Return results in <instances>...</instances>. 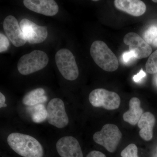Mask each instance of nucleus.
Wrapping results in <instances>:
<instances>
[{"label":"nucleus","mask_w":157,"mask_h":157,"mask_svg":"<svg viewBox=\"0 0 157 157\" xmlns=\"http://www.w3.org/2000/svg\"><path fill=\"white\" fill-rule=\"evenodd\" d=\"M124 42L128 45L129 51L133 53L135 59L145 58L151 53L150 45L136 33L127 34L124 37Z\"/></svg>","instance_id":"nucleus-9"},{"label":"nucleus","mask_w":157,"mask_h":157,"mask_svg":"<svg viewBox=\"0 0 157 157\" xmlns=\"http://www.w3.org/2000/svg\"><path fill=\"white\" fill-rule=\"evenodd\" d=\"M134 59L135 58L134 54L130 51L125 52L122 56V59L125 64L129 63Z\"/></svg>","instance_id":"nucleus-22"},{"label":"nucleus","mask_w":157,"mask_h":157,"mask_svg":"<svg viewBox=\"0 0 157 157\" xmlns=\"http://www.w3.org/2000/svg\"><path fill=\"white\" fill-rule=\"evenodd\" d=\"M23 4L31 11L45 16H54L59 11V6L53 0H24Z\"/></svg>","instance_id":"nucleus-12"},{"label":"nucleus","mask_w":157,"mask_h":157,"mask_svg":"<svg viewBox=\"0 0 157 157\" xmlns=\"http://www.w3.org/2000/svg\"><path fill=\"white\" fill-rule=\"evenodd\" d=\"M90 53L95 63L104 71L113 72L118 68L117 58L103 41L97 40L93 42Z\"/></svg>","instance_id":"nucleus-2"},{"label":"nucleus","mask_w":157,"mask_h":157,"mask_svg":"<svg viewBox=\"0 0 157 157\" xmlns=\"http://www.w3.org/2000/svg\"><path fill=\"white\" fill-rule=\"evenodd\" d=\"M152 43L154 46H155V47H157V37L155 39V40H154Z\"/></svg>","instance_id":"nucleus-26"},{"label":"nucleus","mask_w":157,"mask_h":157,"mask_svg":"<svg viewBox=\"0 0 157 157\" xmlns=\"http://www.w3.org/2000/svg\"><path fill=\"white\" fill-rule=\"evenodd\" d=\"M114 4L118 10L135 17L141 16L146 11V5L140 0H115Z\"/></svg>","instance_id":"nucleus-13"},{"label":"nucleus","mask_w":157,"mask_h":157,"mask_svg":"<svg viewBox=\"0 0 157 157\" xmlns=\"http://www.w3.org/2000/svg\"><path fill=\"white\" fill-rule=\"evenodd\" d=\"M153 2H157V0L156 1H155V0H153V1H152Z\"/></svg>","instance_id":"nucleus-28"},{"label":"nucleus","mask_w":157,"mask_h":157,"mask_svg":"<svg viewBox=\"0 0 157 157\" xmlns=\"http://www.w3.org/2000/svg\"><path fill=\"white\" fill-rule=\"evenodd\" d=\"M4 31L12 44L17 47L25 45L26 42L18 21L14 16L9 15L3 22Z\"/></svg>","instance_id":"nucleus-10"},{"label":"nucleus","mask_w":157,"mask_h":157,"mask_svg":"<svg viewBox=\"0 0 157 157\" xmlns=\"http://www.w3.org/2000/svg\"><path fill=\"white\" fill-rule=\"evenodd\" d=\"M56 148L61 157H83L78 140L72 136L60 138L57 142Z\"/></svg>","instance_id":"nucleus-11"},{"label":"nucleus","mask_w":157,"mask_h":157,"mask_svg":"<svg viewBox=\"0 0 157 157\" xmlns=\"http://www.w3.org/2000/svg\"><path fill=\"white\" fill-rule=\"evenodd\" d=\"M32 112V119L34 122L40 123L47 119V109L42 104L34 105Z\"/></svg>","instance_id":"nucleus-17"},{"label":"nucleus","mask_w":157,"mask_h":157,"mask_svg":"<svg viewBox=\"0 0 157 157\" xmlns=\"http://www.w3.org/2000/svg\"><path fill=\"white\" fill-rule=\"evenodd\" d=\"M48 123L58 128L67 126L69 122L64 103L61 99L53 98L48 102L47 107Z\"/></svg>","instance_id":"nucleus-7"},{"label":"nucleus","mask_w":157,"mask_h":157,"mask_svg":"<svg viewBox=\"0 0 157 157\" xmlns=\"http://www.w3.org/2000/svg\"><path fill=\"white\" fill-rule=\"evenodd\" d=\"M86 157H106V156L101 151H93L89 153Z\"/></svg>","instance_id":"nucleus-24"},{"label":"nucleus","mask_w":157,"mask_h":157,"mask_svg":"<svg viewBox=\"0 0 157 157\" xmlns=\"http://www.w3.org/2000/svg\"><path fill=\"white\" fill-rule=\"evenodd\" d=\"M89 100L94 107H102L108 110L118 109L121 101L120 97L116 93L102 88L93 90L90 93Z\"/></svg>","instance_id":"nucleus-6"},{"label":"nucleus","mask_w":157,"mask_h":157,"mask_svg":"<svg viewBox=\"0 0 157 157\" xmlns=\"http://www.w3.org/2000/svg\"><path fill=\"white\" fill-rule=\"evenodd\" d=\"M55 60L59 71L65 79L73 81L78 78V66L70 50L67 48L60 49L56 54Z\"/></svg>","instance_id":"nucleus-5"},{"label":"nucleus","mask_w":157,"mask_h":157,"mask_svg":"<svg viewBox=\"0 0 157 157\" xmlns=\"http://www.w3.org/2000/svg\"><path fill=\"white\" fill-rule=\"evenodd\" d=\"M19 25L27 42L30 44L42 43L48 36L46 27L37 25L29 20L24 18Z\"/></svg>","instance_id":"nucleus-8"},{"label":"nucleus","mask_w":157,"mask_h":157,"mask_svg":"<svg viewBox=\"0 0 157 157\" xmlns=\"http://www.w3.org/2000/svg\"><path fill=\"white\" fill-rule=\"evenodd\" d=\"M47 54L41 50H34L24 55L17 63V70L23 75L35 73L45 67L48 63Z\"/></svg>","instance_id":"nucleus-3"},{"label":"nucleus","mask_w":157,"mask_h":157,"mask_svg":"<svg viewBox=\"0 0 157 157\" xmlns=\"http://www.w3.org/2000/svg\"><path fill=\"white\" fill-rule=\"evenodd\" d=\"M155 82L156 84L157 85V74L155 76Z\"/></svg>","instance_id":"nucleus-27"},{"label":"nucleus","mask_w":157,"mask_h":157,"mask_svg":"<svg viewBox=\"0 0 157 157\" xmlns=\"http://www.w3.org/2000/svg\"><path fill=\"white\" fill-rule=\"evenodd\" d=\"M6 101V99L5 96L2 93H0V107L1 108L7 107V104L5 103Z\"/></svg>","instance_id":"nucleus-25"},{"label":"nucleus","mask_w":157,"mask_h":157,"mask_svg":"<svg viewBox=\"0 0 157 157\" xmlns=\"http://www.w3.org/2000/svg\"><path fill=\"white\" fill-rule=\"evenodd\" d=\"M45 94V90L42 88L32 90L23 98V104L26 106H33L44 103L47 100V97Z\"/></svg>","instance_id":"nucleus-16"},{"label":"nucleus","mask_w":157,"mask_h":157,"mask_svg":"<svg viewBox=\"0 0 157 157\" xmlns=\"http://www.w3.org/2000/svg\"><path fill=\"white\" fill-rule=\"evenodd\" d=\"M146 76V73L142 69L139 71V73L135 75L133 77V80L135 82H137L140 81L143 78Z\"/></svg>","instance_id":"nucleus-23"},{"label":"nucleus","mask_w":157,"mask_h":157,"mask_svg":"<svg viewBox=\"0 0 157 157\" xmlns=\"http://www.w3.org/2000/svg\"><path fill=\"white\" fill-rule=\"evenodd\" d=\"M10 43L8 38L4 34H0V52H5L8 50Z\"/></svg>","instance_id":"nucleus-21"},{"label":"nucleus","mask_w":157,"mask_h":157,"mask_svg":"<svg viewBox=\"0 0 157 157\" xmlns=\"http://www.w3.org/2000/svg\"><path fill=\"white\" fill-rule=\"evenodd\" d=\"M9 146L17 154L23 157H43L44 151L40 142L30 135L12 133L8 136Z\"/></svg>","instance_id":"nucleus-1"},{"label":"nucleus","mask_w":157,"mask_h":157,"mask_svg":"<svg viewBox=\"0 0 157 157\" xmlns=\"http://www.w3.org/2000/svg\"><path fill=\"white\" fill-rule=\"evenodd\" d=\"M147 73L154 74L157 73V50L150 56L145 65Z\"/></svg>","instance_id":"nucleus-18"},{"label":"nucleus","mask_w":157,"mask_h":157,"mask_svg":"<svg viewBox=\"0 0 157 157\" xmlns=\"http://www.w3.org/2000/svg\"><path fill=\"white\" fill-rule=\"evenodd\" d=\"M122 157H138V148L134 144H131L125 147L121 153Z\"/></svg>","instance_id":"nucleus-20"},{"label":"nucleus","mask_w":157,"mask_h":157,"mask_svg":"<svg viewBox=\"0 0 157 157\" xmlns=\"http://www.w3.org/2000/svg\"><path fill=\"white\" fill-rule=\"evenodd\" d=\"M157 37V27L152 26L143 34V39L148 44H151Z\"/></svg>","instance_id":"nucleus-19"},{"label":"nucleus","mask_w":157,"mask_h":157,"mask_svg":"<svg viewBox=\"0 0 157 157\" xmlns=\"http://www.w3.org/2000/svg\"><path fill=\"white\" fill-rule=\"evenodd\" d=\"M155 123L154 115L149 112L144 113L139 120L137 126L140 129L139 135L146 141H149L153 138V129Z\"/></svg>","instance_id":"nucleus-14"},{"label":"nucleus","mask_w":157,"mask_h":157,"mask_svg":"<svg viewBox=\"0 0 157 157\" xmlns=\"http://www.w3.org/2000/svg\"><path fill=\"white\" fill-rule=\"evenodd\" d=\"M129 109L124 113L123 118L124 121L132 125H135L144 113L143 109L140 107V100L134 97L129 101Z\"/></svg>","instance_id":"nucleus-15"},{"label":"nucleus","mask_w":157,"mask_h":157,"mask_svg":"<svg viewBox=\"0 0 157 157\" xmlns=\"http://www.w3.org/2000/svg\"><path fill=\"white\" fill-rule=\"evenodd\" d=\"M122 133L117 126L106 124L99 132L93 135V140L96 143L104 147L110 153L115 151L121 139Z\"/></svg>","instance_id":"nucleus-4"}]
</instances>
